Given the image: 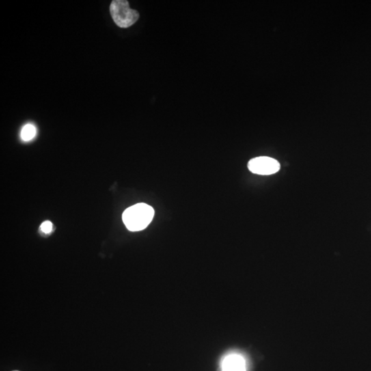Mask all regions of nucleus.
Wrapping results in <instances>:
<instances>
[{"instance_id": "obj_1", "label": "nucleus", "mask_w": 371, "mask_h": 371, "mask_svg": "<svg viewBox=\"0 0 371 371\" xmlns=\"http://www.w3.org/2000/svg\"><path fill=\"white\" fill-rule=\"evenodd\" d=\"M154 210L152 206L140 203L125 210L122 221L127 228L132 232L144 230L152 222Z\"/></svg>"}, {"instance_id": "obj_2", "label": "nucleus", "mask_w": 371, "mask_h": 371, "mask_svg": "<svg viewBox=\"0 0 371 371\" xmlns=\"http://www.w3.org/2000/svg\"><path fill=\"white\" fill-rule=\"evenodd\" d=\"M110 13L116 25L123 29L132 27L140 16L138 11L130 9L126 0L112 1L110 5Z\"/></svg>"}, {"instance_id": "obj_3", "label": "nucleus", "mask_w": 371, "mask_h": 371, "mask_svg": "<svg viewBox=\"0 0 371 371\" xmlns=\"http://www.w3.org/2000/svg\"><path fill=\"white\" fill-rule=\"evenodd\" d=\"M248 168L255 174L269 175L277 173L280 170L281 165L274 158L261 156L250 160Z\"/></svg>"}, {"instance_id": "obj_4", "label": "nucleus", "mask_w": 371, "mask_h": 371, "mask_svg": "<svg viewBox=\"0 0 371 371\" xmlns=\"http://www.w3.org/2000/svg\"><path fill=\"white\" fill-rule=\"evenodd\" d=\"M221 369L222 371H246L245 359L238 354H230L223 358Z\"/></svg>"}, {"instance_id": "obj_5", "label": "nucleus", "mask_w": 371, "mask_h": 371, "mask_svg": "<svg viewBox=\"0 0 371 371\" xmlns=\"http://www.w3.org/2000/svg\"><path fill=\"white\" fill-rule=\"evenodd\" d=\"M37 134V129L32 124H27L22 128L21 131V139L24 141H32Z\"/></svg>"}, {"instance_id": "obj_6", "label": "nucleus", "mask_w": 371, "mask_h": 371, "mask_svg": "<svg viewBox=\"0 0 371 371\" xmlns=\"http://www.w3.org/2000/svg\"><path fill=\"white\" fill-rule=\"evenodd\" d=\"M40 229L43 232L46 233V234H48V233L51 232L52 230H53V223L50 222L49 221H44V222L41 225Z\"/></svg>"}, {"instance_id": "obj_7", "label": "nucleus", "mask_w": 371, "mask_h": 371, "mask_svg": "<svg viewBox=\"0 0 371 371\" xmlns=\"http://www.w3.org/2000/svg\"><path fill=\"white\" fill-rule=\"evenodd\" d=\"M14 371H19V370H14Z\"/></svg>"}]
</instances>
